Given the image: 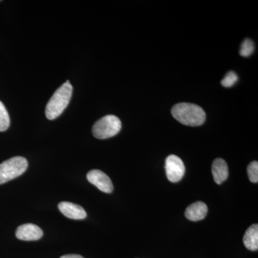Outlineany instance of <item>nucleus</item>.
Wrapping results in <instances>:
<instances>
[{"mask_svg":"<svg viewBox=\"0 0 258 258\" xmlns=\"http://www.w3.org/2000/svg\"><path fill=\"white\" fill-rule=\"evenodd\" d=\"M171 114L181 124L189 126L203 125L206 119V114L203 108L193 103H178L173 106Z\"/></svg>","mask_w":258,"mask_h":258,"instance_id":"obj_1","label":"nucleus"},{"mask_svg":"<svg viewBox=\"0 0 258 258\" xmlns=\"http://www.w3.org/2000/svg\"><path fill=\"white\" fill-rule=\"evenodd\" d=\"M73 86L71 83H64L51 97L45 108V115L49 120L60 116L69 106L72 97Z\"/></svg>","mask_w":258,"mask_h":258,"instance_id":"obj_2","label":"nucleus"},{"mask_svg":"<svg viewBox=\"0 0 258 258\" xmlns=\"http://www.w3.org/2000/svg\"><path fill=\"white\" fill-rule=\"evenodd\" d=\"M28 166V160L23 157H15L5 161L0 164V184L22 175Z\"/></svg>","mask_w":258,"mask_h":258,"instance_id":"obj_3","label":"nucleus"},{"mask_svg":"<svg viewBox=\"0 0 258 258\" xmlns=\"http://www.w3.org/2000/svg\"><path fill=\"white\" fill-rule=\"evenodd\" d=\"M121 121L114 115H107L97 120L93 125V136L98 139H106L114 137L121 129Z\"/></svg>","mask_w":258,"mask_h":258,"instance_id":"obj_4","label":"nucleus"},{"mask_svg":"<svg viewBox=\"0 0 258 258\" xmlns=\"http://www.w3.org/2000/svg\"><path fill=\"white\" fill-rule=\"evenodd\" d=\"M165 169L167 179L175 183L182 179L185 174V166L182 160L177 156L171 154L166 158Z\"/></svg>","mask_w":258,"mask_h":258,"instance_id":"obj_5","label":"nucleus"},{"mask_svg":"<svg viewBox=\"0 0 258 258\" xmlns=\"http://www.w3.org/2000/svg\"><path fill=\"white\" fill-rule=\"evenodd\" d=\"M87 179L98 189L105 193H111L113 185L111 179L104 172L98 169H93L87 174Z\"/></svg>","mask_w":258,"mask_h":258,"instance_id":"obj_6","label":"nucleus"},{"mask_svg":"<svg viewBox=\"0 0 258 258\" xmlns=\"http://www.w3.org/2000/svg\"><path fill=\"white\" fill-rule=\"evenodd\" d=\"M43 235V232L38 226L34 224H25L18 227L16 237L19 240L35 241L40 240Z\"/></svg>","mask_w":258,"mask_h":258,"instance_id":"obj_7","label":"nucleus"},{"mask_svg":"<svg viewBox=\"0 0 258 258\" xmlns=\"http://www.w3.org/2000/svg\"><path fill=\"white\" fill-rule=\"evenodd\" d=\"M58 209L64 216L73 220H83L87 217L84 209L76 204L62 202L59 203Z\"/></svg>","mask_w":258,"mask_h":258,"instance_id":"obj_8","label":"nucleus"},{"mask_svg":"<svg viewBox=\"0 0 258 258\" xmlns=\"http://www.w3.org/2000/svg\"><path fill=\"white\" fill-rule=\"evenodd\" d=\"M208 208L203 202L191 204L185 211V217L190 221L198 222L203 220L208 215Z\"/></svg>","mask_w":258,"mask_h":258,"instance_id":"obj_9","label":"nucleus"},{"mask_svg":"<svg viewBox=\"0 0 258 258\" xmlns=\"http://www.w3.org/2000/svg\"><path fill=\"white\" fill-rule=\"evenodd\" d=\"M212 172L214 180L217 184H221L228 177V166L221 158L215 159L212 163Z\"/></svg>","mask_w":258,"mask_h":258,"instance_id":"obj_10","label":"nucleus"},{"mask_svg":"<svg viewBox=\"0 0 258 258\" xmlns=\"http://www.w3.org/2000/svg\"><path fill=\"white\" fill-rule=\"evenodd\" d=\"M243 243L246 248L251 251H257L258 249V225H251L245 232L243 237Z\"/></svg>","mask_w":258,"mask_h":258,"instance_id":"obj_11","label":"nucleus"},{"mask_svg":"<svg viewBox=\"0 0 258 258\" xmlns=\"http://www.w3.org/2000/svg\"><path fill=\"white\" fill-rule=\"evenodd\" d=\"M10 125L9 113L3 102L0 101V132L8 130Z\"/></svg>","mask_w":258,"mask_h":258,"instance_id":"obj_12","label":"nucleus"},{"mask_svg":"<svg viewBox=\"0 0 258 258\" xmlns=\"http://www.w3.org/2000/svg\"><path fill=\"white\" fill-rule=\"evenodd\" d=\"M254 42L250 39H246L242 43L240 47V54L242 57H248L252 55L254 52Z\"/></svg>","mask_w":258,"mask_h":258,"instance_id":"obj_13","label":"nucleus"},{"mask_svg":"<svg viewBox=\"0 0 258 258\" xmlns=\"http://www.w3.org/2000/svg\"><path fill=\"white\" fill-rule=\"evenodd\" d=\"M247 175L251 182L257 183L258 162L257 161H252L247 166Z\"/></svg>","mask_w":258,"mask_h":258,"instance_id":"obj_14","label":"nucleus"},{"mask_svg":"<svg viewBox=\"0 0 258 258\" xmlns=\"http://www.w3.org/2000/svg\"><path fill=\"white\" fill-rule=\"evenodd\" d=\"M237 81H238L237 75L234 71H230L226 74L225 78L221 81V84L224 87L230 88L234 86Z\"/></svg>","mask_w":258,"mask_h":258,"instance_id":"obj_15","label":"nucleus"},{"mask_svg":"<svg viewBox=\"0 0 258 258\" xmlns=\"http://www.w3.org/2000/svg\"><path fill=\"white\" fill-rule=\"evenodd\" d=\"M60 258H84L79 254H66V255L62 256Z\"/></svg>","mask_w":258,"mask_h":258,"instance_id":"obj_16","label":"nucleus"}]
</instances>
